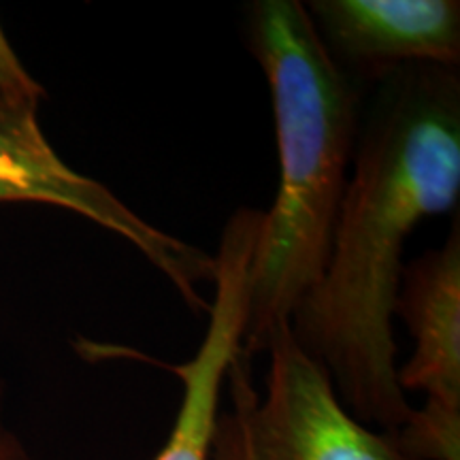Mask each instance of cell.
<instances>
[{"label": "cell", "instance_id": "3", "mask_svg": "<svg viewBox=\"0 0 460 460\" xmlns=\"http://www.w3.org/2000/svg\"><path fill=\"white\" fill-rule=\"evenodd\" d=\"M264 394L252 384L241 349L228 371L230 410L243 460H402L384 430L356 420L332 388L324 367L281 324L267 341Z\"/></svg>", "mask_w": 460, "mask_h": 460}, {"label": "cell", "instance_id": "6", "mask_svg": "<svg viewBox=\"0 0 460 460\" xmlns=\"http://www.w3.org/2000/svg\"><path fill=\"white\" fill-rule=\"evenodd\" d=\"M262 211L237 209L222 230L214 254V301L207 312V331L197 354L181 365H163L135 349L84 341L88 348L109 354L137 356L141 362L164 367L181 382V402L163 450L154 460H211L220 418L224 382L233 362L243 349L250 315V275L254 250L261 234Z\"/></svg>", "mask_w": 460, "mask_h": 460}, {"label": "cell", "instance_id": "10", "mask_svg": "<svg viewBox=\"0 0 460 460\" xmlns=\"http://www.w3.org/2000/svg\"><path fill=\"white\" fill-rule=\"evenodd\" d=\"M211 460H243V456H241L237 430H234L233 420H230L226 413H222L220 420H217L214 454H211Z\"/></svg>", "mask_w": 460, "mask_h": 460}, {"label": "cell", "instance_id": "8", "mask_svg": "<svg viewBox=\"0 0 460 460\" xmlns=\"http://www.w3.org/2000/svg\"><path fill=\"white\" fill-rule=\"evenodd\" d=\"M45 96H48V92L24 66L22 58L17 56L13 45L4 34L3 24H0V99L31 102V105L41 107Z\"/></svg>", "mask_w": 460, "mask_h": 460}, {"label": "cell", "instance_id": "4", "mask_svg": "<svg viewBox=\"0 0 460 460\" xmlns=\"http://www.w3.org/2000/svg\"><path fill=\"white\" fill-rule=\"evenodd\" d=\"M0 203L56 207L118 234L194 312H209L200 286L214 279V256L149 224L105 183L73 169L45 137L39 105L0 99Z\"/></svg>", "mask_w": 460, "mask_h": 460}, {"label": "cell", "instance_id": "5", "mask_svg": "<svg viewBox=\"0 0 460 460\" xmlns=\"http://www.w3.org/2000/svg\"><path fill=\"white\" fill-rule=\"evenodd\" d=\"M394 315L413 339L396 369L402 393H424L410 422L393 437L402 460H460V217L444 245L405 264Z\"/></svg>", "mask_w": 460, "mask_h": 460}, {"label": "cell", "instance_id": "9", "mask_svg": "<svg viewBox=\"0 0 460 460\" xmlns=\"http://www.w3.org/2000/svg\"><path fill=\"white\" fill-rule=\"evenodd\" d=\"M0 460H31V452L4 416V382L0 379Z\"/></svg>", "mask_w": 460, "mask_h": 460}, {"label": "cell", "instance_id": "2", "mask_svg": "<svg viewBox=\"0 0 460 460\" xmlns=\"http://www.w3.org/2000/svg\"><path fill=\"white\" fill-rule=\"evenodd\" d=\"M243 32L271 90L279 163L252 261L243 349L254 356L290 324L324 271L367 85L332 60L298 0L250 3Z\"/></svg>", "mask_w": 460, "mask_h": 460}, {"label": "cell", "instance_id": "7", "mask_svg": "<svg viewBox=\"0 0 460 460\" xmlns=\"http://www.w3.org/2000/svg\"><path fill=\"white\" fill-rule=\"evenodd\" d=\"M305 9L329 56L365 85L407 65H460L458 0H312Z\"/></svg>", "mask_w": 460, "mask_h": 460}, {"label": "cell", "instance_id": "1", "mask_svg": "<svg viewBox=\"0 0 460 460\" xmlns=\"http://www.w3.org/2000/svg\"><path fill=\"white\" fill-rule=\"evenodd\" d=\"M367 85L324 271L290 331L356 420L394 433L413 413L396 382L393 329L402 252L420 222L458 211L460 77L407 65Z\"/></svg>", "mask_w": 460, "mask_h": 460}]
</instances>
